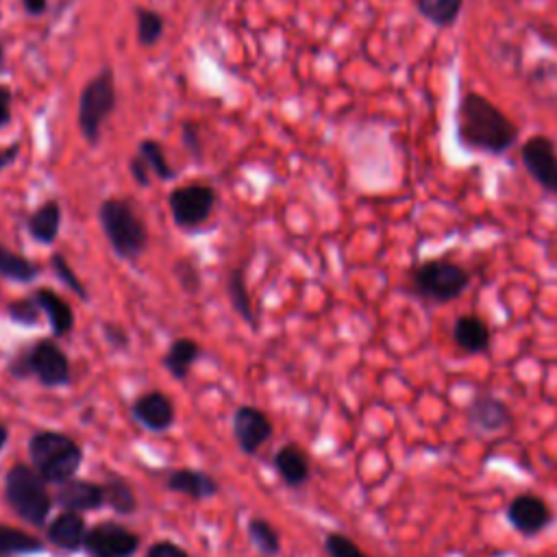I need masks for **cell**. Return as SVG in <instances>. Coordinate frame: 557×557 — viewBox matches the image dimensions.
Here are the masks:
<instances>
[{"label":"cell","mask_w":557,"mask_h":557,"mask_svg":"<svg viewBox=\"0 0 557 557\" xmlns=\"http://www.w3.org/2000/svg\"><path fill=\"white\" fill-rule=\"evenodd\" d=\"M144 557H191V555L172 540H159L148 546Z\"/></svg>","instance_id":"d590c367"},{"label":"cell","mask_w":557,"mask_h":557,"mask_svg":"<svg viewBox=\"0 0 557 557\" xmlns=\"http://www.w3.org/2000/svg\"><path fill=\"white\" fill-rule=\"evenodd\" d=\"M141 546L139 533L115 520H100L89 527L83 550L89 557H133Z\"/></svg>","instance_id":"9c48e42d"},{"label":"cell","mask_w":557,"mask_h":557,"mask_svg":"<svg viewBox=\"0 0 557 557\" xmlns=\"http://www.w3.org/2000/svg\"><path fill=\"white\" fill-rule=\"evenodd\" d=\"M409 292L420 300L446 305L457 300L470 285V272L450 259H424L409 270Z\"/></svg>","instance_id":"8992f818"},{"label":"cell","mask_w":557,"mask_h":557,"mask_svg":"<svg viewBox=\"0 0 557 557\" xmlns=\"http://www.w3.org/2000/svg\"><path fill=\"white\" fill-rule=\"evenodd\" d=\"M41 309L33 296L15 298L7 305V315L11 322L22 324V326H37L41 322Z\"/></svg>","instance_id":"4dcf8cb0"},{"label":"cell","mask_w":557,"mask_h":557,"mask_svg":"<svg viewBox=\"0 0 557 557\" xmlns=\"http://www.w3.org/2000/svg\"><path fill=\"white\" fill-rule=\"evenodd\" d=\"M2 57H4V50H2V46H0V63H2Z\"/></svg>","instance_id":"7bdbcfd3"},{"label":"cell","mask_w":557,"mask_h":557,"mask_svg":"<svg viewBox=\"0 0 557 557\" xmlns=\"http://www.w3.org/2000/svg\"><path fill=\"white\" fill-rule=\"evenodd\" d=\"M505 518L522 537H535L553 522V511L542 496L522 492L509 500L505 507Z\"/></svg>","instance_id":"7c38bea8"},{"label":"cell","mask_w":557,"mask_h":557,"mask_svg":"<svg viewBox=\"0 0 557 557\" xmlns=\"http://www.w3.org/2000/svg\"><path fill=\"white\" fill-rule=\"evenodd\" d=\"M102 335H104V339H107V344L111 346V348H115V350H124V348H128V333L120 326V324H115V322H102Z\"/></svg>","instance_id":"8d00e7d4"},{"label":"cell","mask_w":557,"mask_h":557,"mask_svg":"<svg viewBox=\"0 0 557 557\" xmlns=\"http://www.w3.org/2000/svg\"><path fill=\"white\" fill-rule=\"evenodd\" d=\"M172 272H174V278L178 281V285L185 294H198L200 292L202 278H200L198 268L189 259H176L174 265H172Z\"/></svg>","instance_id":"836d02e7"},{"label":"cell","mask_w":557,"mask_h":557,"mask_svg":"<svg viewBox=\"0 0 557 557\" xmlns=\"http://www.w3.org/2000/svg\"><path fill=\"white\" fill-rule=\"evenodd\" d=\"M33 298L37 300L39 309L46 313L50 331L54 337H65L70 335V331L74 329V311L67 305L65 298H61V294H57L50 287H39L33 292Z\"/></svg>","instance_id":"ffe728a7"},{"label":"cell","mask_w":557,"mask_h":557,"mask_svg":"<svg viewBox=\"0 0 557 557\" xmlns=\"http://www.w3.org/2000/svg\"><path fill=\"white\" fill-rule=\"evenodd\" d=\"M215 189L205 183L181 185L168 194V207L172 211V218L183 228L200 226L202 222H207L215 209Z\"/></svg>","instance_id":"ba28073f"},{"label":"cell","mask_w":557,"mask_h":557,"mask_svg":"<svg viewBox=\"0 0 557 557\" xmlns=\"http://www.w3.org/2000/svg\"><path fill=\"white\" fill-rule=\"evenodd\" d=\"M7 444H9V426L0 422V453L4 450Z\"/></svg>","instance_id":"b9f144b4"},{"label":"cell","mask_w":557,"mask_h":557,"mask_svg":"<svg viewBox=\"0 0 557 557\" xmlns=\"http://www.w3.org/2000/svg\"><path fill=\"white\" fill-rule=\"evenodd\" d=\"M453 342L468 355H483L492 346V329L483 318L463 313L453 322Z\"/></svg>","instance_id":"d6986e66"},{"label":"cell","mask_w":557,"mask_h":557,"mask_svg":"<svg viewBox=\"0 0 557 557\" xmlns=\"http://www.w3.org/2000/svg\"><path fill=\"white\" fill-rule=\"evenodd\" d=\"M7 372L17 381L35 379L46 389L65 387L72 383L70 359L65 350L50 337H41L17 348L7 361Z\"/></svg>","instance_id":"277c9868"},{"label":"cell","mask_w":557,"mask_h":557,"mask_svg":"<svg viewBox=\"0 0 557 557\" xmlns=\"http://www.w3.org/2000/svg\"><path fill=\"white\" fill-rule=\"evenodd\" d=\"M46 553V542L26 529L0 524V557H28Z\"/></svg>","instance_id":"603a6c76"},{"label":"cell","mask_w":557,"mask_h":557,"mask_svg":"<svg viewBox=\"0 0 557 557\" xmlns=\"http://www.w3.org/2000/svg\"><path fill=\"white\" fill-rule=\"evenodd\" d=\"M22 7L28 15H44L48 11V0H22Z\"/></svg>","instance_id":"60d3db41"},{"label":"cell","mask_w":557,"mask_h":557,"mask_svg":"<svg viewBox=\"0 0 557 557\" xmlns=\"http://www.w3.org/2000/svg\"><path fill=\"white\" fill-rule=\"evenodd\" d=\"M50 268L54 270L57 278H59L67 289H72L81 300H89V294H87L85 283L74 274L72 265L67 263V259H65L61 252H52V255H50Z\"/></svg>","instance_id":"d6a6232c"},{"label":"cell","mask_w":557,"mask_h":557,"mask_svg":"<svg viewBox=\"0 0 557 557\" xmlns=\"http://www.w3.org/2000/svg\"><path fill=\"white\" fill-rule=\"evenodd\" d=\"M518 126L492 100L476 91H466L457 104V141L463 150L483 154H505L518 141Z\"/></svg>","instance_id":"6da1fadb"},{"label":"cell","mask_w":557,"mask_h":557,"mask_svg":"<svg viewBox=\"0 0 557 557\" xmlns=\"http://www.w3.org/2000/svg\"><path fill=\"white\" fill-rule=\"evenodd\" d=\"M466 418H468V424L472 426V431L479 435H494V433L505 431L511 424V411H509L507 403L492 394L476 396L468 405Z\"/></svg>","instance_id":"9a60e30c"},{"label":"cell","mask_w":557,"mask_h":557,"mask_svg":"<svg viewBox=\"0 0 557 557\" xmlns=\"http://www.w3.org/2000/svg\"><path fill=\"white\" fill-rule=\"evenodd\" d=\"M168 492L187 496L189 500H209L220 494V483L213 474L198 468H172L163 476Z\"/></svg>","instance_id":"2e32d148"},{"label":"cell","mask_w":557,"mask_h":557,"mask_svg":"<svg viewBox=\"0 0 557 557\" xmlns=\"http://www.w3.org/2000/svg\"><path fill=\"white\" fill-rule=\"evenodd\" d=\"M231 431L237 448L246 457H255L272 437L274 424L270 416L255 405H239L231 418Z\"/></svg>","instance_id":"30bf717a"},{"label":"cell","mask_w":557,"mask_h":557,"mask_svg":"<svg viewBox=\"0 0 557 557\" xmlns=\"http://www.w3.org/2000/svg\"><path fill=\"white\" fill-rule=\"evenodd\" d=\"M11 107H13V94L9 87L0 85V128H4L11 122Z\"/></svg>","instance_id":"f35d334b"},{"label":"cell","mask_w":557,"mask_h":557,"mask_svg":"<svg viewBox=\"0 0 557 557\" xmlns=\"http://www.w3.org/2000/svg\"><path fill=\"white\" fill-rule=\"evenodd\" d=\"M2 498L7 507L28 527L46 529L54 496L50 485L30 463H13L2 479Z\"/></svg>","instance_id":"7a4b0ae2"},{"label":"cell","mask_w":557,"mask_h":557,"mask_svg":"<svg viewBox=\"0 0 557 557\" xmlns=\"http://www.w3.org/2000/svg\"><path fill=\"white\" fill-rule=\"evenodd\" d=\"M100 228L120 259L137 261L148 244V228L128 198L109 196L98 207Z\"/></svg>","instance_id":"5b68a950"},{"label":"cell","mask_w":557,"mask_h":557,"mask_svg":"<svg viewBox=\"0 0 557 557\" xmlns=\"http://www.w3.org/2000/svg\"><path fill=\"white\" fill-rule=\"evenodd\" d=\"M52 496H54V505H59L61 511L87 513V511H98L107 507L104 485L98 481L81 479V476H74L61 485H54Z\"/></svg>","instance_id":"5bb4252c"},{"label":"cell","mask_w":557,"mask_h":557,"mask_svg":"<svg viewBox=\"0 0 557 557\" xmlns=\"http://www.w3.org/2000/svg\"><path fill=\"white\" fill-rule=\"evenodd\" d=\"M30 466L44 476L48 485H61L74 476L83 466V446L63 431L39 429L26 444Z\"/></svg>","instance_id":"3957f363"},{"label":"cell","mask_w":557,"mask_h":557,"mask_svg":"<svg viewBox=\"0 0 557 557\" xmlns=\"http://www.w3.org/2000/svg\"><path fill=\"white\" fill-rule=\"evenodd\" d=\"M463 0H416V11L437 28H450L459 20Z\"/></svg>","instance_id":"4316f807"},{"label":"cell","mask_w":557,"mask_h":557,"mask_svg":"<svg viewBox=\"0 0 557 557\" xmlns=\"http://www.w3.org/2000/svg\"><path fill=\"white\" fill-rule=\"evenodd\" d=\"M324 553L329 557H370L352 537L339 531H329L324 535Z\"/></svg>","instance_id":"1f68e13d"},{"label":"cell","mask_w":557,"mask_h":557,"mask_svg":"<svg viewBox=\"0 0 557 557\" xmlns=\"http://www.w3.org/2000/svg\"><path fill=\"white\" fill-rule=\"evenodd\" d=\"M61 205L57 200H48L44 205H39L35 211L28 213L26 218V231L28 235L44 244V246H50L57 242L59 237V231H61Z\"/></svg>","instance_id":"44dd1931"},{"label":"cell","mask_w":557,"mask_h":557,"mask_svg":"<svg viewBox=\"0 0 557 557\" xmlns=\"http://www.w3.org/2000/svg\"><path fill=\"white\" fill-rule=\"evenodd\" d=\"M272 466L283 485H287L289 490L302 487L311 476V459L307 450L294 442H287L276 448Z\"/></svg>","instance_id":"ac0fdd59"},{"label":"cell","mask_w":557,"mask_h":557,"mask_svg":"<svg viewBox=\"0 0 557 557\" xmlns=\"http://www.w3.org/2000/svg\"><path fill=\"white\" fill-rule=\"evenodd\" d=\"M520 159L529 176L548 194H557V146L546 135H531L522 148Z\"/></svg>","instance_id":"8fae6325"},{"label":"cell","mask_w":557,"mask_h":557,"mask_svg":"<svg viewBox=\"0 0 557 557\" xmlns=\"http://www.w3.org/2000/svg\"><path fill=\"white\" fill-rule=\"evenodd\" d=\"M226 294H228V302L233 307V311L248 324L252 326L255 331L259 329V322H257V313L252 309V298H250V292L246 287V278H244V270L242 268H233L228 272V278H226Z\"/></svg>","instance_id":"cb8c5ba5"},{"label":"cell","mask_w":557,"mask_h":557,"mask_svg":"<svg viewBox=\"0 0 557 557\" xmlns=\"http://www.w3.org/2000/svg\"><path fill=\"white\" fill-rule=\"evenodd\" d=\"M20 157V144H11V146H2L0 148V170H7L9 165L15 163V159Z\"/></svg>","instance_id":"ab89813d"},{"label":"cell","mask_w":557,"mask_h":557,"mask_svg":"<svg viewBox=\"0 0 557 557\" xmlns=\"http://www.w3.org/2000/svg\"><path fill=\"white\" fill-rule=\"evenodd\" d=\"M87 520L83 513L76 511H61L52 520H48L44 535L46 542L57 546L63 553H78L83 550L85 537H87Z\"/></svg>","instance_id":"e0dca14e"},{"label":"cell","mask_w":557,"mask_h":557,"mask_svg":"<svg viewBox=\"0 0 557 557\" xmlns=\"http://www.w3.org/2000/svg\"><path fill=\"white\" fill-rule=\"evenodd\" d=\"M131 420L150 433H165L174 426L176 407L172 398L161 389H150L131 403Z\"/></svg>","instance_id":"4fadbf2b"},{"label":"cell","mask_w":557,"mask_h":557,"mask_svg":"<svg viewBox=\"0 0 557 557\" xmlns=\"http://www.w3.org/2000/svg\"><path fill=\"white\" fill-rule=\"evenodd\" d=\"M200 355H202V348H200V344L196 339H191V337H176V339H172V344L168 346L165 355L161 357V366L168 370V374L172 379L185 381Z\"/></svg>","instance_id":"7402d4cb"},{"label":"cell","mask_w":557,"mask_h":557,"mask_svg":"<svg viewBox=\"0 0 557 557\" xmlns=\"http://www.w3.org/2000/svg\"><path fill=\"white\" fill-rule=\"evenodd\" d=\"M135 20H137V41L141 46H154L165 30L163 15L148 7H135Z\"/></svg>","instance_id":"f546056e"},{"label":"cell","mask_w":557,"mask_h":557,"mask_svg":"<svg viewBox=\"0 0 557 557\" xmlns=\"http://www.w3.org/2000/svg\"><path fill=\"white\" fill-rule=\"evenodd\" d=\"M246 535L261 557H276L281 553V533L268 518L252 516L246 522Z\"/></svg>","instance_id":"484cf974"},{"label":"cell","mask_w":557,"mask_h":557,"mask_svg":"<svg viewBox=\"0 0 557 557\" xmlns=\"http://www.w3.org/2000/svg\"><path fill=\"white\" fill-rule=\"evenodd\" d=\"M117 104V87H115V72L111 67H102L94 74L78 94V109H76V124L83 139L89 146L100 144L102 126L111 117Z\"/></svg>","instance_id":"52a82bcc"},{"label":"cell","mask_w":557,"mask_h":557,"mask_svg":"<svg viewBox=\"0 0 557 557\" xmlns=\"http://www.w3.org/2000/svg\"><path fill=\"white\" fill-rule=\"evenodd\" d=\"M104 498H107V507L113 509V513L117 516H131L137 511V494L133 490V485L120 476V474H107L104 481Z\"/></svg>","instance_id":"d4e9b609"},{"label":"cell","mask_w":557,"mask_h":557,"mask_svg":"<svg viewBox=\"0 0 557 557\" xmlns=\"http://www.w3.org/2000/svg\"><path fill=\"white\" fill-rule=\"evenodd\" d=\"M137 157L146 163L150 174L157 176L159 181H170L176 176L163 152V146L157 139H141L137 146Z\"/></svg>","instance_id":"f1b7e54d"},{"label":"cell","mask_w":557,"mask_h":557,"mask_svg":"<svg viewBox=\"0 0 557 557\" xmlns=\"http://www.w3.org/2000/svg\"><path fill=\"white\" fill-rule=\"evenodd\" d=\"M39 272L41 268L35 261L0 244V276L13 283H33L39 276Z\"/></svg>","instance_id":"83f0119b"},{"label":"cell","mask_w":557,"mask_h":557,"mask_svg":"<svg viewBox=\"0 0 557 557\" xmlns=\"http://www.w3.org/2000/svg\"><path fill=\"white\" fill-rule=\"evenodd\" d=\"M128 172H131V176L135 178V183H137V185H141V187L150 185L152 174H150V170L146 168V163H144L137 154H135V157H131V161H128Z\"/></svg>","instance_id":"74e56055"},{"label":"cell","mask_w":557,"mask_h":557,"mask_svg":"<svg viewBox=\"0 0 557 557\" xmlns=\"http://www.w3.org/2000/svg\"><path fill=\"white\" fill-rule=\"evenodd\" d=\"M181 141H183V146L187 148V152L194 159L202 157V139H200V128H198L196 122H191V120L183 122V126H181Z\"/></svg>","instance_id":"e575fe53"}]
</instances>
